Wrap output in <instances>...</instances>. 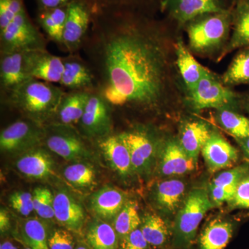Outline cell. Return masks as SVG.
Masks as SVG:
<instances>
[{"mask_svg": "<svg viewBox=\"0 0 249 249\" xmlns=\"http://www.w3.org/2000/svg\"><path fill=\"white\" fill-rule=\"evenodd\" d=\"M37 11H43L61 7L68 4L71 0H36Z\"/></svg>", "mask_w": 249, "mask_h": 249, "instance_id": "cell-45", "label": "cell"}, {"mask_svg": "<svg viewBox=\"0 0 249 249\" xmlns=\"http://www.w3.org/2000/svg\"><path fill=\"white\" fill-rule=\"evenodd\" d=\"M25 9L23 0H0V31L7 27Z\"/></svg>", "mask_w": 249, "mask_h": 249, "instance_id": "cell-39", "label": "cell"}, {"mask_svg": "<svg viewBox=\"0 0 249 249\" xmlns=\"http://www.w3.org/2000/svg\"><path fill=\"white\" fill-rule=\"evenodd\" d=\"M140 229L150 248L166 249L169 247L172 249L173 225L158 214H145L142 219Z\"/></svg>", "mask_w": 249, "mask_h": 249, "instance_id": "cell-24", "label": "cell"}, {"mask_svg": "<svg viewBox=\"0 0 249 249\" xmlns=\"http://www.w3.org/2000/svg\"><path fill=\"white\" fill-rule=\"evenodd\" d=\"M24 249H31V248H29V247H26V248H24Z\"/></svg>", "mask_w": 249, "mask_h": 249, "instance_id": "cell-52", "label": "cell"}, {"mask_svg": "<svg viewBox=\"0 0 249 249\" xmlns=\"http://www.w3.org/2000/svg\"><path fill=\"white\" fill-rule=\"evenodd\" d=\"M142 219L139 214L138 207L134 201H128L124 204L114 219V227L119 238H124L136 229L140 228Z\"/></svg>", "mask_w": 249, "mask_h": 249, "instance_id": "cell-34", "label": "cell"}, {"mask_svg": "<svg viewBox=\"0 0 249 249\" xmlns=\"http://www.w3.org/2000/svg\"><path fill=\"white\" fill-rule=\"evenodd\" d=\"M24 65L32 78L49 83H59L64 71L63 57L49 53L47 49L24 53Z\"/></svg>", "mask_w": 249, "mask_h": 249, "instance_id": "cell-13", "label": "cell"}, {"mask_svg": "<svg viewBox=\"0 0 249 249\" xmlns=\"http://www.w3.org/2000/svg\"><path fill=\"white\" fill-rule=\"evenodd\" d=\"M237 224L216 218L208 223L198 238V249H225L235 235Z\"/></svg>", "mask_w": 249, "mask_h": 249, "instance_id": "cell-22", "label": "cell"}, {"mask_svg": "<svg viewBox=\"0 0 249 249\" xmlns=\"http://www.w3.org/2000/svg\"><path fill=\"white\" fill-rule=\"evenodd\" d=\"M98 147L111 168L121 177L134 172L128 148L119 134H111L96 140Z\"/></svg>", "mask_w": 249, "mask_h": 249, "instance_id": "cell-17", "label": "cell"}, {"mask_svg": "<svg viewBox=\"0 0 249 249\" xmlns=\"http://www.w3.org/2000/svg\"><path fill=\"white\" fill-rule=\"evenodd\" d=\"M86 240L91 249H119L115 229L101 219H94L89 224Z\"/></svg>", "mask_w": 249, "mask_h": 249, "instance_id": "cell-31", "label": "cell"}, {"mask_svg": "<svg viewBox=\"0 0 249 249\" xmlns=\"http://www.w3.org/2000/svg\"><path fill=\"white\" fill-rule=\"evenodd\" d=\"M53 160L40 146L24 152L16 162L19 173L30 178L44 179L53 174Z\"/></svg>", "mask_w": 249, "mask_h": 249, "instance_id": "cell-23", "label": "cell"}, {"mask_svg": "<svg viewBox=\"0 0 249 249\" xmlns=\"http://www.w3.org/2000/svg\"><path fill=\"white\" fill-rule=\"evenodd\" d=\"M64 71L59 84L64 89H96L94 76L89 64L79 53H70L63 57Z\"/></svg>", "mask_w": 249, "mask_h": 249, "instance_id": "cell-15", "label": "cell"}, {"mask_svg": "<svg viewBox=\"0 0 249 249\" xmlns=\"http://www.w3.org/2000/svg\"><path fill=\"white\" fill-rule=\"evenodd\" d=\"M0 249H18L16 246H15L10 241H5L0 245Z\"/></svg>", "mask_w": 249, "mask_h": 249, "instance_id": "cell-48", "label": "cell"}, {"mask_svg": "<svg viewBox=\"0 0 249 249\" xmlns=\"http://www.w3.org/2000/svg\"><path fill=\"white\" fill-rule=\"evenodd\" d=\"M232 8L224 12L199 16L185 25L192 50L209 53L224 44L232 29Z\"/></svg>", "mask_w": 249, "mask_h": 249, "instance_id": "cell-4", "label": "cell"}, {"mask_svg": "<svg viewBox=\"0 0 249 249\" xmlns=\"http://www.w3.org/2000/svg\"><path fill=\"white\" fill-rule=\"evenodd\" d=\"M246 107H247V110H248L249 113V97L248 99L247 100V103H246Z\"/></svg>", "mask_w": 249, "mask_h": 249, "instance_id": "cell-50", "label": "cell"}, {"mask_svg": "<svg viewBox=\"0 0 249 249\" xmlns=\"http://www.w3.org/2000/svg\"><path fill=\"white\" fill-rule=\"evenodd\" d=\"M63 174L67 181L80 188L91 186L96 179V173L93 167L81 162L68 165L64 170Z\"/></svg>", "mask_w": 249, "mask_h": 249, "instance_id": "cell-36", "label": "cell"}, {"mask_svg": "<svg viewBox=\"0 0 249 249\" xmlns=\"http://www.w3.org/2000/svg\"><path fill=\"white\" fill-rule=\"evenodd\" d=\"M190 95L192 105L198 110L230 108L237 101L235 93L226 88L209 70L190 91Z\"/></svg>", "mask_w": 249, "mask_h": 249, "instance_id": "cell-10", "label": "cell"}, {"mask_svg": "<svg viewBox=\"0 0 249 249\" xmlns=\"http://www.w3.org/2000/svg\"><path fill=\"white\" fill-rule=\"evenodd\" d=\"M213 205L205 188H196L189 192L173 224L172 249L192 248L201 221Z\"/></svg>", "mask_w": 249, "mask_h": 249, "instance_id": "cell-3", "label": "cell"}, {"mask_svg": "<svg viewBox=\"0 0 249 249\" xmlns=\"http://www.w3.org/2000/svg\"><path fill=\"white\" fill-rule=\"evenodd\" d=\"M237 1H239V0H231V1L232 4H235V3L237 2Z\"/></svg>", "mask_w": 249, "mask_h": 249, "instance_id": "cell-51", "label": "cell"}, {"mask_svg": "<svg viewBox=\"0 0 249 249\" xmlns=\"http://www.w3.org/2000/svg\"><path fill=\"white\" fill-rule=\"evenodd\" d=\"M236 188L234 187L216 186L210 185L209 196L213 204L221 206L232 200Z\"/></svg>", "mask_w": 249, "mask_h": 249, "instance_id": "cell-44", "label": "cell"}, {"mask_svg": "<svg viewBox=\"0 0 249 249\" xmlns=\"http://www.w3.org/2000/svg\"><path fill=\"white\" fill-rule=\"evenodd\" d=\"M92 12L87 0H71L67 6L63 32L65 52L78 53L91 26Z\"/></svg>", "mask_w": 249, "mask_h": 249, "instance_id": "cell-9", "label": "cell"}, {"mask_svg": "<svg viewBox=\"0 0 249 249\" xmlns=\"http://www.w3.org/2000/svg\"><path fill=\"white\" fill-rule=\"evenodd\" d=\"M185 191L186 186L181 180H164L156 187V203L165 213L175 214L184 197Z\"/></svg>", "mask_w": 249, "mask_h": 249, "instance_id": "cell-30", "label": "cell"}, {"mask_svg": "<svg viewBox=\"0 0 249 249\" xmlns=\"http://www.w3.org/2000/svg\"><path fill=\"white\" fill-rule=\"evenodd\" d=\"M201 155L211 173L233 168L240 159L238 150L213 131L203 147Z\"/></svg>", "mask_w": 249, "mask_h": 249, "instance_id": "cell-14", "label": "cell"}, {"mask_svg": "<svg viewBox=\"0 0 249 249\" xmlns=\"http://www.w3.org/2000/svg\"><path fill=\"white\" fill-rule=\"evenodd\" d=\"M49 249H75V241L69 230L56 229L48 240Z\"/></svg>", "mask_w": 249, "mask_h": 249, "instance_id": "cell-42", "label": "cell"}, {"mask_svg": "<svg viewBox=\"0 0 249 249\" xmlns=\"http://www.w3.org/2000/svg\"><path fill=\"white\" fill-rule=\"evenodd\" d=\"M65 90L61 87L31 78L1 96L4 104L19 111L24 119L46 126L51 124Z\"/></svg>", "mask_w": 249, "mask_h": 249, "instance_id": "cell-2", "label": "cell"}, {"mask_svg": "<svg viewBox=\"0 0 249 249\" xmlns=\"http://www.w3.org/2000/svg\"><path fill=\"white\" fill-rule=\"evenodd\" d=\"M236 141L240 145L242 151L245 153L249 161V137L243 139H236Z\"/></svg>", "mask_w": 249, "mask_h": 249, "instance_id": "cell-47", "label": "cell"}, {"mask_svg": "<svg viewBox=\"0 0 249 249\" xmlns=\"http://www.w3.org/2000/svg\"><path fill=\"white\" fill-rule=\"evenodd\" d=\"M11 227V222L9 213L6 212V210L1 209L0 211V231L1 233L7 231Z\"/></svg>", "mask_w": 249, "mask_h": 249, "instance_id": "cell-46", "label": "cell"}, {"mask_svg": "<svg viewBox=\"0 0 249 249\" xmlns=\"http://www.w3.org/2000/svg\"><path fill=\"white\" fill-rule=\"evenodd\" d=\"M67 6L68 4L55 9L37 11L36 15V22L45 32L47 38L64 51L63 32Z\"/></svg>", "mask_w": 249, "mask_h": 249, "instance_id": "cell-28", "label": "cell"}, {"mask_svg": "<svg viewBox=\"0 0 249 249\" xmlns=\"http://www.w3.org/2000/svg\"><path fill=\"white\" fill-rule=\"evenodd\" d=\"M47 39L32 22L27 10L0 31V53L47 49Z\"/></svg>", "mask_w": 249, "mask_h": 249, "instance_id": "cell-5", "label": "cell"}, {"mask_svg": "<svg viewBox=\"0 0 249 249\" xmlns=\"http://www.w3.org/2000/svg\"><path fill=\"white\" fill-rule=\"evenodd\" d=\"M91 12L106 11H130L152 16L161 11L163 0H87Z\"/></svg>", "mask_w": 249, "mask_h": 249, "instance_id": "cell-27", "label": "cell"}, {"mask_svg": "<svg viewBox=\"0 0 249 249\" xmlns=\"http://www.w3.org/2000/svg\"><path fill=\"white\" fill-rule=\"evenodd\" d=\"M130 154L134 172L140 175L150 173L155 161L156 142L146 127L137 126L119 134Z\"/></svg>", "mask_w": 249, "mask_h": 249, "instance_id": "cell-12", "label": "cell"}, {"mask_svg": "<svg viewBox=\"0 0 249 249\" xmlns=\"http://www.w3.org/2000/svg\"><path fill=\"white\" fill-rule=\"evenodd\" d=\"M113 110L109 103L93 90L78 125L80 134L87 139L97 140L113 134Z\"/></svg>", "mask_w": 249, "mask_h": 249, "instance_id": "cell-8", "label": "cell"}, {"mask_svg": "<svg viewBox=\"0 0 249 249\" xmlns=\"http://www.w3.org/2000/svg\"><path fill=\"white\" fill-rule=\"evenodd\" d=\"M211 133L209 125L202 121H190L181 127L178 142L188 155L197 161Z\"/></svg>", "mask_w": 249, "mask_h": 249, "instance_id": "cell-26", "label": "cell"}, {"mask_svg": "<svg viewBox=\"0 0 249 249\" xmlns=\"http://www.w3.org/2000/svg\"><path fill=\"white\" fill-rule=\"evenodd\" d=\"M217 119L223 128L235 139L249 137V119L229 109H218Z\"/></svg>", "mask_w": 249, "mask_h": 249, "instance_id": "cell-32", "label": "cell"}, {"mask_svg": "<svg viewBox=\"0 0 249 249\" xmlns=\"http://www.w3.org/2000/svg\"><path fill=\"white\" fill-rule=\"evenodd\" d=\"M92 91L87 90L65 91L52 124L76 125L84 113Z\"/></svg>", "mask_w": 249, "mask_h": 249, "instance_id": "cell-20", "label": "cell"}, {"mask_svg": "<svg viewBox=\"0 0 249 249\" xmlns=\"http://www.w3.org/2000/svg\"><path fill=\"white\" fill-rule=\"evenodd\" d=\"M177 65L183 81L189 91L194 89L208 70L201 65L186 48L182 40H178L175 45Z\"/></svg>", "mask_w": 249, "mask_h": 249, "instance_id": "cell-29", "label": "cell"}, {"mask_svg": "<svg viewBox=\"0 0 249 249\" xmlns=\"http://www.w3.org/2000/svg\"><path fill=\"white\" fill-rule=\"evenodd\" d=\"M55 218L70 231L79 233L85 220L83 206L66 191H59L54 196Z\"/></svg>", "mask_w": 249, "mask_h": 249, "instance_id": "cell-18", "label": "cell"}, {"mask_svg": "<svg viewBox=\"0 0 249 249\" xmlns=\"http://www.w3.org/2000/svg\"><path fill=\"white\" fill-rule=\"evenodd\" d=\"M161 24L130 11L92 13L81 51L96 90L113 111L154 109L164 98L167 54Z\"/></svg>", "mask_w": 249, "mask_h": 249, "instance_id": "cell-1", "label": "cell"}, {"mask_svg": "<svg viewBox=\"0 0 249 249\" xmlns=\"http://www.w3.org/2000/svg\"><path fill=\"white\" fill-rule=\"evenodd\" d=\"M223 82L228 85L249 84V47L235 55L223 76Z\"/></svg>", "mask_w": 249, "mask_h": 249, "instance_id": "cell-33", "label": "cell"}, {"mask_svg": "<svg viewBox=\"0 0 249 249\" xmlns=\"http://www.w3.org/2000/svg\"><path fill=\"white\" fill-rule=\"evenodd\" d=\"M45 145L51 151L69 161L88 160L91 152L74 126L51 124L45 126Z\"/></svg>", "mask_w": 249, "mask_h": 249, "instance_id": "cell-6", "label": "cell"}, {"mask_svg": "<svg viewBox=\"0 0 249 249\" xmlns=\"http://www.w3.org/2000/svg\"><path fill=\"white\" fill-rule=\"evenodd\" d=\"M249 172V165L245 163L229 168L226 171L219 173L213 180L211 185L216 186L234 187L237 185L242 178Z\"/></svg>", "mask_w": 249, "mask_h": 249, "instance_id": "cell-38", "label": "cell"}, {"mask_svg": "<svg viewBox=\"0 0 249 249\" xmlns=\"http://www.w3.org/2000/svg\"><path fill=\"white\" fill-rule=\"evenodd\" d=\"M229 204L232 209L249 211V172L239 182L233 197Z\"/></svg>", "mask_w": 249, "mask_h": 249, "instance_id": "cell-41", "label": "cell"}, {"mask_svg": "<svg viewBox=\"0 0 249 249\" xmlns=\"http://www.w3.org/2000/svg\"><path fill=\"white\" fill-rule=\"evenodd\" d=\"M22 237L29 248L49 249L45 226L39 219L31 218L23 222Z\"/></svg>", "mask_w": 249, "mask_h": 249, "instance_id": "cell-35", "label": "cell"}, {"mask_svg": "<svg viewBox=\"0 0 249 249\" xmlns=\"http://www.w3.org/2000/svg\"><path fill=\"white\" fill-rule=\"evenodd\" d=\"M197 161L183 150L178 141H168L164 144L160 160V173L164 176H178L196 169Z\"/></svg>", "mask_w": 249, "mask_h": 249, "instance_id": "cell-19", "label": "cell"}, {"mask_svg": "<svg viewBox=\"0 0 249 249\" xmlns=\"http://www.w3.org/2000/svg\"><path fill=\"white\" fill-rule=\"evenodd\" d=\"M150 246L143 235L140 228L130 232L124 238L121 239L119 249H149Z\"/></svg>", "mask_w": 249, "mask_h": 249, "instance_id": "cell-43", "label": "cell"}, {"mask_svg": "<svg viewBox=\"0 0 249 249\" xmlns=\"http://www.w3.org/2000/svg\"><path fill=\"white\" fill-rule=\"evenodd\" d=\"M13 209L19 214L28 216L34 211L33 194L24 191L15 192L9 197Z\"/></svg>", "mask_w": 249, "mask_h": 249, "instance_id": "cell-40", "label": "cell"}, {"mask_svg": "<svg viewBox=\"0 0 249 249\" xmlns=\"http://www.w3.org/2000/svg\"><path fill=\"white\" fill-rule=\"evenodd\" d=\"M24 52L0 53V94H6L31 79L24 65Z\"/></svg>", "mask_w": 249, "mask_h": 249, "instance_id": "cell-16", "label": "cell"}, {"mask_svg": "<svg viewBox=\"0 0 249 249\" xmlns=\"http://www.w3.org/2000/svg\"><path fill=\"white\" fill-rule=\"evenodd\" d=\"M232 6L231 0H163L161 12L183 26L204 15L229 11Z\"/></svg>", "mask_w": 249, "mask_h": 249, "instance_id": "cell-11", "label": "cell"}, {"mask_svg": "<svg viewBox=\"0 0 249 249\" xmlns=\"http://www.w3.org/2000/svg\"><path fill=\"white\" fill-rule=\"evenodd\" d=\"M91 249L90 247L88 245H83V244H80V245L77 246L76 249Z\"/></svg>", "mask_w": 249, "mask_h": 249, "instance_id": "cell-49", "label": "cell"}, {"mask_svg": "<svg viewBox=\"0 0 249 249\" xmlns=\"http://www.w3.org/2000/svg\"><path fill=\"white\" fill-rule=\"evenodd\" d=\"M45 137V126L29 119H19L1 131L0 148L6 153H24L40 146Z\"/></svg>", "mask_w": 249, "mask_h": 249, "instance_id": "cell-7", "label": "cell"}, {"mask_svg": "<svg viewBox=\"0 0 249 249\" xmlns=\"http://www.w3.org/2000/svg\"><path fill=\"white\" fill-rule=\"evenodd\" d=\"M54 196L45 187L36 188L33 193L34 211L42 219L55 217L53 208Z\"/></svg>", "mask_w": 249, "mask_h": 249, "instance_id": "cell-37", "label": "cell"}, {"mask_svg": "<svg viewBox=\"0 0 249 249\" xmlns=\"http://www.w3.org/2000/svg\"><path fill=\"white\" fill-rule=\"evenodd\" d=\"M249 47V0H239L232 8V35L222 55Z\"/></svg>", "mask_w": 249, "mask_h": 249, "instance_id": "cell-25", "label": "cell"}, {"mask_svg": "<svg viewBox=\"0 0 249 249\" xmlns=\"http://www.w3.org/2000/svg\"><path fill=\"white\" fill-rule=\"evenodd\" d=\"M127 202L124 192L111 186H106L95 192L89 199L93 213L103 220L114 219Z\"/></svg>", "mask_w": 249, "mask_h": 249, "instance_id": "cell-21", "label": "cell"}]
</instances>
